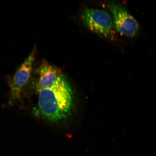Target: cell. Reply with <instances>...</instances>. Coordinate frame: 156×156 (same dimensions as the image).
<instances>
[{
	"label": "cell",
	"instance_id": "cell-2",
	"mask_svg": "<svg viewBox=\"0 0 156 156\" xmlns=\"http://www.w3.org/2000/svg\"><path fill=\"white\" fill-rule=\"evenodd\" d=\"M82 19L84 24L89 30L105 37L113 38L112 19L110 13L106 11L86 9L83 12Z\"/></svg>",
	"mask_w": 156,
	"mask_h": 156
},
{
	"label": "cell",
	"instance_id": "cell-4",
	"mask_svg": "<svg viewBox=\"0 0 156 156\" xmlns=\"http://www.w3.org/2000/svg\"><path fill=\"white\" fill-rule=\"evenodd\" d=\"M36 53V48H34L13 76L11 85V100H17L20 98L23 87L30 79Z\"/></svg>",
	"mask_w": 156,
	"mask_h": 156
},
{
	"label": "cell",
	"instance_id": "cell-3",
	"mask_svg": "<svg viewBox=\"0 0 156 156\" xmlns=\"http://www.w3.org/2000/svg\"><path fill=\"white\" fill-rule=\"evenodd\" d=\"M108 7L113 15V25L116 30L127 37L135 36L139 31V25L128 10L115 3L109 4Z\"/></svg>",
	"mask_w": 156,
	"mask_h": 156
},
{
	"label": "cell",
	"instance_id": "cell-1",
	"mask_svg": "<svg viewBox=\"0 0 156 156\" xmlns=\"http://www.w3.org/2000/svg\"><path fill=\"white\" fill-rule=\"evenodd\" d=\"M38 111L43 118L55 122L71 115L73 92L71 85L62 74L50 87L39 92Z\"/></svg>",
	"mask_w": 156,
	"mask_h": 156
},
{
	"label": "cell",
	"instance_id": "cell-5",
	"mask_svg": "<svg viewBox=\"0 0 156 156\" xmlns=\"http://www.w3.org/2000/svg\"><path fill=\"white\" fill-rule=\"evenodd\" d=\"M39 70L40 78L36 86L38 92L42 89L51 87L62 75L57 68L46 61L42 62Z\"/></svg>",
	"mask_w": 156,
	"mask_h": 156
}]
</instances>
